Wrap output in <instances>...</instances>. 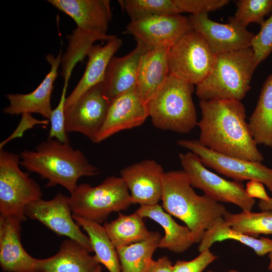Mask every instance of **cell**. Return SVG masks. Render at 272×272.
Returning <instances> with one entry per match:
<instances>
[{
    "label": "cell",
    "mask_w": 272,
    "mask_h": 272,
    "mask_svg": "<svg viewBox=\"0 0 272 272\" xmlns=\"http://www.w3.org/2000/svg\"><path fill=\"white\" fill-rule=\"evenodd\" d=\"M201 118L197 125L200 143L216 153L262 162L246 121L244 105L232 99L200 100Z\"/></svg>",
    "instance_id": "6da1fadb"
},
{
    "label": "cell",
    "mask_w": 272,
    "mask_h": 272,
    "mask_svg": "<svg viewBox=\"0 0 272 272\" xmlns=\"http://www.w3.org/2000/svg\"><path fill=\"white\" fill-rule=\"evenodd\" d=\"M20 156V165L28 172L47 179V187L60 185L70 193L77 187L80 178L100 173L98 167L90 163L81 151L55 139L48 138L34 150H24Z\"/></svg>",
    "instance_id": "7a4b0ae2"
},
{
    "label": "cell",
    "mask_w": 272,
    "mask_h": 272,
    "mask_svg": "<svg viewBox=\"0 0 272 272\" xmlns=\"http://www.w3.org/2000/svg\"><path fill=\"white\" fill-rule=\"evenodd\" d=\"M167 213L184 222L199 243L205 231L227 211L225 206L194 190L183 170L165 172L161 199Z\"/></svg>",
    "instance_id": "3957f363"
},
{
    "label": "cell",
    "mask_w": 272,
    "mask_h": 272,
    "mask_svg": "<svg viewBox=\"0 0 272 272\" xmlns=\"http://www.w3.org/2000/svg\"><path fill=\"white\" fill-rule=\"evenodd\" d=\"M256 67L251 47L216 54L211 72L196 86L195 94L202 100L241 101L250 90Z\"/></svg>",
    "instance_id": "277c9868"
},
{
    "label": "cell",
    "mask_w": 272,
    "mask_h": 272,
    "mask_svg": "<svg viewBox=\"0 0 272 272\" xmlns=\"http://www.w3.org/2000/svg\"><path fill=\"white\" fill-rule=\"evenodd\" d=\"M193 91V85L169 75L147 104L154 126L180 133L191 131L198 122Z\"/></svg>",
    "instance_id": "5b68a950"
},
{
    "label": "cell",
    "mask_w": 272,
    "mask_h": 272,
    "mask_svg": "<svg viewBox=\"0 0 272 272\" xmlns=\"http://www.w3.org/2000/svg\"><path fill=\"white\" fill-rule=\"evenodd\" d=\"M73 215L99 224L113 212L132 204L129 190L121 177L109 176L96 186L78 184L70 196Z\"/></svg>",
    "instance_id": "8992f818"
},
{
    "label": "cell",
    "mask_w": 272,
    "mask_h": 272,
    "mask_svg": "<svg viewBox=\"0 0 272 272\" xmlns=\"http://www.w3.org/2000/svg\"><path fill=\"white\" fill-rule=\"evenodd\" d=\"M20 156L0 150V214L26 220L27 205L41 199L38 183L19 167Z\"/></svg>",
    "instance_id": "52a82bcc"
},
{
    "label": "cell",
    "mask_w": 272,
    "mask_h": 272,
    "mask_svg": "<svg viewBox=\"0 0 272 272\" xmlns=\"http://www.w3.org/2000/svg\"><path fill=\"white\" fill-rule=\"evenodd\" d=\"M216 59L205 38L191 29L170 48L169 75L196 86L211 72Z\"/></svg>",
    "instance_id": "ba28073f"
},
{
    "label": "cell",
    "mask_w": 272,
    "mask_h": 272,
    "mask_svg": "<svg viewBox=\"0 0 272 272\" xmlns=\"http://www.w3.org/2000/svg\"><path fill=\"white\" fill-rule=\"evenodd\" d=\"M179 158L192 187L200 189L218 202L232 203L242 211H251L255 199L247 195L241 182L228 180L210 171L192 152L180 153Z\"/></svg>",
    "instance_id": "9c48e42d"
},
{
    "label": "cell",
    "mask_w": 272,
    "mask_h": 272,
    "mask_svg": "<svg viewBox=\"0 0 272 272\" xmlns=\"http://www.w3.org/2000/svg\"><path fill=\"white\" fill-rule=\"evenodd\" d=\"M176 144L197 155L206 167L212 168L234 181H259L272 192V168L261 162L216 153L203 146L198 140L181 139L178 140Z\"/></svg>",
    "instance_id": "30bf717a"
},
{
    "label": "cell",
    "mask_w": 272,
    "mask_h": 272,
    "mask_svg": "<svg viewBox=\"0 0 272 272\" xmlns=\"http://www.w3.org/2000/svg\"><path fill=\"white\" fill-rule=\"evenodd\" d=\"M103 82L90 89L73 105L65 108L67 132H79L95 143L110 106Z\"/></svg>",
    "instance_id": "8fae6325"
},
{
    "label": "cell",
    "mask_w": 272,
    "mask_h": 272,
    "mask_svg": "<svg viewBox=\"0 0 272 272\" xmlns=\"http://www.w3.org/2000/svg\"><path fill=\"white\" fill-rule=\"evenodd\" d=\"M25 215L38 221L57 235L74 240L90 252L93 251L89 237L83 233L73 218L70 197L58 192L51 199L41 198L27 205Z\"/></svg>",
    "instance_id": "7c38bea8"
},
{
    "label": "cell",
    "mask_w": 272,
    "mask_h": 272,
    "mask_svg": "<svg viewBox=\"0 0 272 272\" xmlns=\"http://www.w3.org/2000/svg\"><path fill=\"white\" fill-rule=\"evenodd\" d=\"M188 18L191 29L205 38L216 54L251 46L254 34L234 17L225 24L212 20L208 14L190 15Z\"/></svg>",
    "instance_id": "4fadbf2b"
},
{
    "label": "cell",
    "mask_w": 272,
    "mask_h": 272,
    "mask_svg": "<svg viewBox=\"0 0 272 272\" xmlns=\"http://www.w3.org/2000/svg\"><path fill=\"white\" fill-rule=\"evenodd\" d=\"M191 29L188 18L179 14L130 21L124 32L133 36L137 42L151 48L159 46L171 47Z\"/></svg>",
    "instance_id": "5bb4252c"
},
{
    "label": "cell",
    "mask_w": 272,
    "mask_h": 272,
    "mask_svg": "<svg viewBox=\"0 0 272 272\" xmlns=\"http://www.w3.org/2000/svg\"><path fill=\"white\" fill-rule=\"evenodd\" d=\"M164 172L162 166L153 159L123 168L120 177L129 190L132 204H157L161 199Z\"/></svg>",
    "instance_id": "9a60e30c"
},
{
    "label": "cell",
    "mask_w": 272,
    "mask_h": 272,
    "mask_svg": "<svg viewBox=\"0 0 272 272\" xmlns=\"http://www.w3.org/2000/svg\"><path fill=\"white\" fill-rule=\"evenodd\" d=\"M149 117L147 104L137 87L113 100L95 143H100L122 130L142 124Z\"/></svg>",
    "instance_id": "2e32d148"
},
{
    "label": "cell",
    "mask_w": 272,
    "mask_h": 272,
    "mask_svg": "<svg viewBox=\"0 0 272 272\" xmlns=\"http://www.w3.org/2000/svg\"><path fill=\"white\" fill-rule=\"evenodd\" d=\"M62 54L60 50L56 56L51 54L46 56L50 65V71L34 90L27 94L6 95L9 105L3 109V112L11 115L37 113L49 120L53 110L51 105V94L58 76Z\"/></svg>",
    "instance_id": "e0dca14e"
},
{
    "label": "cell",
    "mask_w": 272,
    "mask_h": 272,
    "mask_svg": "<svg viewBox=\"0 0 272 272\" xmlns=\"http://www.w3.org/2000/svg\"><path fill=\"white\" fill-rule=\"evenodd\" d=\"M22 221L13 216H0V265L5 272H39L41 259L31 256L20 239Z\"/></svg>",
    "instance_id": "ac0fdd59"
},
{
    "label": "cell",
    "mask_w": 272,
    "mask_h": 272,
    "mask_svg": "<svg viewBox=\"0 0 272 272\" xmlns=\"http://www.w3.org/2000/svg\"><path fill=\"white\" fill-rule=\"evenodd\" d=\"M47 2L69 16L80 30L100 36L108 35L112 19L109 0H48Z\"/></svg>",
    "instance_id": "d6986e66"
},
{
    "label": "cell",
    "mask_w": 272,
    "mask_h": 272,
    "mask_svg": "<svg viewBox=\"0 0 272 272\" xmlns=\"http://www.w3.org/2000/svg\"><path fill=\"white\" fill-rule=\"evenodd\" d=\"M149 48L140 42L129 53L121 57L113 56L107 66L103 83L110 102L137 87L142 55Z\"/></svg>",
    "instance_id": "ffe728a7"
},
{
    "label": "cell",
    "mask_w": 272,
    "mask_h": 272,
    "mask_svg": "<svg viewBox=\"0 0 272 272\" xmlns=\"http://www.w3.org/2000/svg\"><path fill=\"white\" fill-rule=\"evenodd\" d=\"M121 44V40L115 36L104 45H94L91 48L87 54L88 61L85 72L75 88L66 97L65 108L73 105L90 89L103 82L109 62Z\"/></svg>",
    "instance_id": "44dd1931"
},
{
    "label": "cell",
    "mask_w": 272,
    "mask_h": 272,
    "mask_svg": "<svg viewBox=\"0 0 272 272\" xmlns=\"http://www.w3.org/2000/svg\"><path fill=\"white\" fill-rule=\"evenodd\" d=\"M170 48L159 46L149 48L141 57L137 88L146 104L157 93L169 76L168 56Z\"/></svg>",
    "instance_id": "7402d4cb"
},
{
    "label": "cell",
    "mask_w": 272,
    "mask_h": 272,
    "mask_svg": "<svg viewBox=\"0 0 272 272\" xmlns=\"http://www.w3.org/2000/svg\"><path fill=\"white\" fill-rule=\"evenodd\" d=\"M99 264L85 247L67 239L55 255L41 259L39 272H95Z\"/></svg>",
    "instance_id": "603a6c76"
},
{
    "label": "cell",
    "mask_w": 272,
    "mask_h": 272,
    "mask_svg": "<svg viewBox=\"0 0 272 272\" xmlns=\"http://www.w3.org/2000/svg\"><path fill=\"white\" fill-rule=\"evenodd\" d=\"M135 212L143 218L153 220L164 229L165 236L161 238L158 248L181 253L196 243L195 237L189 228L178 224L158 203L141 206Z\"/></svg>",
    "instance_id": "cb8c5ba5"
},
{
    "label": "cell",
    "mask_w": 272,
    "mask_h": 272,
    "mask_svg": "<svg viewBox=\"0 0 272 272\" xmlns=\"http://www.w3.org/2000/svg\"><path fill=\"white\" fill-rule=\"evenodd\" d=\"M232 239L247 246L259 256L268 254L272 249V239L261 237L254 238L232 228L223 217L217 219L205 231L199 242V253L210 249L217 242Z\"/></svg>",
    "instance_id": "d4e9b609"
},
{
    "label": "cell",
    "mask_w": 272,
    "mask_h": 272,
    "mask_svg": "<svg viewBox=\"0 0 272 272\" xmlns=\"http://www.w3.org/2000/svg\"><path fill=\"white\" fill-rule=\"evenodd\" d=\"M248 123L257 145L272 148V73L262 85Z\"/></svg>",
    "instance_id": "484cf974"
},
{
    "label": "cell",
    "mask_w": 272,
    "mask_h": 272,
    "mask_svg": "<svg viewBox=\"0 0 272 272\" xmlns=\"http://www.w3.org/2000/svg\"><path fill=\"white\" fill-rule=\"evenodd\" d=\"M115 248L124 246L147 239L151 232L147 228L144 218L136 212L118 217L103 226Z\"/></svg>",
    "instance_id": "4316f807"
},
{
    "label": "cell",
    "mask_w": 272,
    "mask_h": 272,
    "mask_svg": "<svg viewBox=\"0 0 272 272\" xmlns=\"http://www.w3.org/2000/svg\"><path fill=\"white\" fill-rule=\"evenodd\" d=\"M73 218L87 233L94 255L99 264H103L109 272H121L120 264L115 247L100 224L73 215Z\"/></svg>",
    "instance_id": "83f0119b"
},
{
    "label": "cell",
    "mask_w": 272,
    "mask_h": 272,
    "mask_svg": "<svg viewBox=\"0 0 272 272\" xmlns=\"http://www.w3.org/2000/svg\"><path fill=\"white\" fill-rule=\"evenodd\" d=\"M161 238L159 232H151L145 240L116 248L121 272H147Z\"/></svg>",
    "instance_id": "f1b7e54d"
},
{
    "label": "cell",
    "mask_w": 272,
    "mask_h": 272,
    "mask_svg": "<svg viewBox=\"0 0 272 272\" xmlns=\"http://www.w3.org/2000/svg\"><path fill=\"white\" fill-rule=\"evenodd\" d=\"M115 35L105 36L94 34L77 28L71 34L67 35L68 45L65 52L62 54L61 75L64 82H69L76 64L82 62L91 48L97 41H108Z\"/></svg>",
    "instance_id": "f546056e"
},
{
    "label": "cell",
    "mask_w": 272,
    "mask_h": 272,
    "mask_svg": "<svg viewBox=\"0 0 272 272\" xmlns=\"http://www.w3.org/2000/svg\"><path fill=\"white\" fill-rule=\"evenodd\" d=\"M223 218L232 228L245 235L254 238L260 234L272 235L271 211H242L234 214L227 211Z\"/></svg>",
    "instance_id": "4dcf8cb0"
},
{
    "label": "cell",
    "mask_w": 272,
    "mask_h": 272,
    "mask_svg": "<svg viewBox=\"0 0 272 272\" xmlns=\"http://www.w3.org/2000/svg\"><path fill=\"white\" fill-rule=\"evenodd\" d=\"M120 7L134 21L161 15L181 14L174 0H119Z\"/></svg>",
    "instance_id": "1f68e13d"
},
{
    "label": "cell",
    "mask_w": 272,
    "mask_h": 272,
    "mask_svg": "<svg viewBox=\"0 0 272 272\" xmlns=\"http://www.w3.org/2000/svg\"><path fill=\"white\" fill-rule=\"evenodd\" d=\"M236 6L234 17L246 27L251 23L261 26L264 17L272 13V0H239Z\"/></svg>",
    "instance_id": "d6a6232c"
},
{
    "label": "cell",
    "mask_w": 272,
    "mask_h": 272,
    "mask_svg": "<svg viewBox=\"0 0 272 272\" xmlns=\"http://www.w3.org/2000/svg\"><path fill=\"white\" fill-rule=\"evenodd\" d=\"M255 61L257 66L272 52V14L254 34L251 43Z\"/></svg>",
    "instance_id": "836d02e7"
},
{
    "label": "cell",
    "mask_w": 272,
    "mask_h": 272,
    "mask_svg": "<svg viewBox=\"0 0 272 272\" xmlns=\"http://www.w3.org/2000/svg\"><path fill=\"white\" fill-rule=\"evenodd\" d=\"M68 83V82H64L59 101L57 106L53 109L49 119L50 123V129L48 138H54L63 143H70L67 132L65 128L64 114Z\"/></svg>",
    "instance_id": "e575fe53"
},
{
    "label": "cell",
    "mask_w": 272,
    "mask_h": 272,
    "mask_svg": "<svg viewBox=\"0 0 272 272\" xmlns=\"http://www.w3.org/2000/svg\"><path fill=\"white\" fill-rule=\"evenodd\" d=\"M181 13H190L191 15L208 14L221 9L227 5L228 0H174Z\"/></svg>",
    "instance_id": "d590c367"
},
{
    "label": "cell",
    "mask_w": 272,
    "mask_h": 272,
    "mask_svg": "<svg viewBox=\"0 0 272 272\" xmlns=\"http://www.w3.org/2000/svg\"><path fill=\"white\" fill-rule=\"evenodd\" d=\"M217 258V256L208 249L191 260H177L173 265V272H202Z\"/></svg>",
    "instance_id": "8d00e7d4"
},
{
    "label": "cell",
    "mask_w": 272,
    "mask_h": 272,
    "mask_svg": "<svg viewBox=\"0 0 272 272\" xmlns=\"http://www.w3.org/2000/svg\"><path fill=\"white\" fill-rule=\"evenodd\" d=\"M49 122L48 119L37 120L31 116V114H23L22 115L21 120L17 128L13 133L7 140L2 142L0 144V150L3 149L4 146L9 141L16 137H21L24 131L29 128H32L35 124H48Z\"/></svg>",
    "instance_id": "74e56055"
},
{
    "label": "cell",
    "mask_w": 272,
    "mask_h": 272,
    "mask_svg": "<svg viewBox=\"0 0 272 272\" xmlns=\"http://www.w3.org/2000/svg\"><path fill=\"white\" fill-rule=\"evenodd\" d=\"M247 195L251 198H257L259 200L267 201L270 197L267 194L263 184L257 181H249L245 187Z\"/></svg>",
    "instance_id": "f35d334b"
},
{
    "label": "cell",
    "mask_w": 272,
    "mask_h": 272,
    "mask_svg": "<svg viewBox=\"0 0 272 272\" xmlns=\"http://www.w3.org/2000/svg\"><path fill=\"white\" fill-rule=\"evenodd\" d=\"M147 272H173V265L167 256L153 260Z\"/></svg>",
    "instance_id": "ab89813d"
},
{
    "label": "cell",
    "mask_w": 272,
    "mask_h": 272,
    "mask_svg": "<svg viewBox=\"0 0 272 272\" xmlns=\"http://www.w3.org/2000/svg\"><path fill=\"white\" fill-rule=\"evenodd\" d=\"M258 208L261 211H271L272 212V198L267 201L259 200L258 203Z\"/></svg>",
    "instance_id": "60d3db41"
},
{
    "label": "cell",
    "mask_w": 272,
    "mask_h": 272,
    "mask_svg": "<svg viewBox=\"0 0 272 272\" xmlns=\"http://www.w3.org/2000/svg\"><path fill=\"white\" fill-rule=\"evenodd\" d=\"M268 257L269 259V262L268 266V269L272 271V249L271 251L268 253Z\"/></svg>",
    "instance_id": "b9f144b4"
},
{
    "label": "cell",
    "mask_w": 272,
    "mask_h": 272,
    "mask_svg": "<svg viewBox=\"0 0 272 272\" xmlns=\"http://www.w3.org/2000/svg\"><path fill=\"white\" fill-rule=\"evenodd\" d=\"M207 272H216V271H213V270H209L207 271ZM224 272H240V271H238V270H236V269H230L229 270H227V271H224Z\"/></svg>",
    "instance_id": "7bdbcfd3"
},
{
    "label": "cell",
    "mask_w": 272,
    "mask_h": 272,
    "mask_svg": "<svg viewBox=\"0 0 272 272\" xmlns=\"http://www.w3.org/2000/svg\"><path fill=\"white\" fill-rule=\"evenodd\" d=\"M95 272H102V266L100 264L98 265Z\"/></svg>",
    "instance_id": "ee69618b"
}]
</instances>
